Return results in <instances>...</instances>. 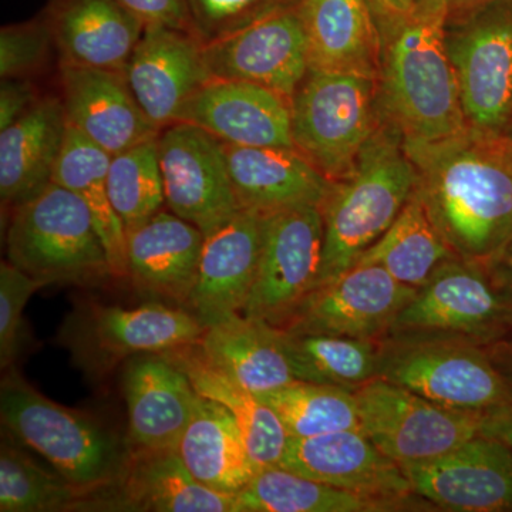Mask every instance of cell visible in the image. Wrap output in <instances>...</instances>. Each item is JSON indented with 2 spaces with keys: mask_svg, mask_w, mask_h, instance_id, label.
<instances>
[{
  "mask_svg": "<svg viewBox=\"0 0 512 512\" xmlns=\"http://www.w3.org/2000/svg\"><path fill=\"white\" fill-rule=\"evenodd\" d=\"M282 332L298 380L333 384L356 392L379 377L382 339L299 335L284 329Z\"/></svg>",
  "mask_w": 512,
  "mask_h": 512,
  "instance_id": "obj_35",
  "label": "cell"
},
{
  "mask_svg": "<svg viewBox=\"0 0 512 512\" xmlns=\"http://www.w3.org/2000/svg\"><path fill=\"white\" fill-rule=\"evenodd\" d=\"M265 217L241 210L205 235L197 281L185 305L205 328L244 312L258 274Z\"/></svg>",
  "mask_w": 512,
  "mask_h": 512,
  "instance_id": "obj_18",
  "label": "cell"
},
{
  "mask_svg": "<svg viewBox=\"0 0 512 512\" xmlns=\"http://www.w3.org/2000/svg\"><path fill=\"white\" fill-rule=\"evenodd\" d=\"M379 377L447 409L477 416L512 399L488 349L464 339L386 336Z\"/></svg>",
  "mask_w": 512,
  "mask_h": 512,
  "instance_id": "obj_9",
  "label": "cell"
},
{
  "mask_svg": "<svg viewBox=\"0 0 512 512\" xmlns=\"http://www.w3.org/2000/svg\"><path fill=\"white\" fill-rule=\"evenodd\" d=\"M417 188V171L404 136L384 116L355 170L335 181L320 211L323 255L318 286L345 274L382 238Z\"/></svg>",
  "mask_w": 512,
  "mask_h": 512,
  "instance_id": "obj_3",
  "label": "cell"
},
{
  "mask_svg": "<svg viewBox=\"0 0 512 512\" xmlns=\"http://www.w3.org/2000/svg\"><path fill=\"white\" fill-rule=\"evenodd\" d=\"M383 503L299 476L284 467L256 471L235 495V512H379Z\"/></svg>",
  "mask_w": 512,
  "mask_h": 512,
  "instance_id": "obj_34",
  "label": "cell"
},
{
  "mask_svg": "<svg viewBox=\"0 0 512 512\" xmlns=\"http://www.w3.org/2000/svg\"><path fill=\"white\" fill-rule=\"evenodd\" d=\"M55 46L45 16L3 26L0 30V76L3 79H30L49 62Z\"/></svg>",
  "mask_w": 512,
  "mask_h": 512,
  "instance_id": "obj_40",
  "label": "cell"
},
{
  "mask_svg": "<svg viewBox=\"0 0 512 512\" xmlns=\"http://www.w3.org/2000/svg\"><path fill=\"white\" fill-rule=\"evenodd\" d=\"M3 430L52 464L70 483L94 493L126 473L131 447L93 414L53 402L23 379L15 367L0 383Z\"/></svg>",
  "mask_w": 512,
  "mask_h": 512,
  "instance_id": "obj_4",
  "label": "cell"
},
{
  "mask_svg": "<svg viewBox=\"0 0 512 512\" xmlns=\"http://www.w3.org/2000/svg\"><path fill=\"white\" fill-rule=\"evenodd\" d=\"M312 70L379 79L382 37L369 0H302Z\"/></svg>",
  "mask_w": 512,
  "mask_h": 512,
  "instance_id": "obj_29",
  "label": "cell"
},
{
  "mask_svg": "<svg viewBox=\"0 0 512 512\" xmlns=\"http://www.w3.org/2000/svg\"><path fill=\"white\" fill-rule=\"evenodd\" d=\"M110 163L109 153L67 123L53 183L72 191L86 204L106 249L113 278L127 279L126 229L114 211L107 187Z\"/></svg>",
  "mask_w": 512,
  "mask_h": 512,
  "instance_id": "obj_32",
  "label": "cell"
},
{
  "mask_svg": "<svg viewBox=\"0 0 512 512\" xmlns=\"http://www.w3.org/2000/svg\"><path fill=\"white\" fill-rule=\"evenodd\" d=\"M360 430L399 466L427 463L480 434V416L376 377L355 392Z\"/></svg>",
  "mask_w": 512,
  "mask_h": 512,
  "instance_id": "obj_11",
  "label": "cell"
},
{
  "mask_svg": "<svg viewBox=\"0 0 512 512\" xmlns=\"http://www.w3.org/2000/svg\"><path fill=\"white\" fill-rule=\"evenodd\" d=\"M107 187L126 234L164 210L158 137L111 156Z\"/></svg>",
  "mask_w": 512,
  "mask_h": 512,
  "instance_id": "obj_38",
  "label": "cell"
},
{
  "mask_svg": "<svg viewBox=\"0 0 512 512\" xmlns=\"http://www.w3.org/2000/svg\"><path fill=\"white\" fill-rule=\"evenodd\" d=\"M163 355L183 370L200 396L227 407L242 431L256 471L281 466L291 437L269 404L208 365L195 343Z\"/></svg>",
  "mask_w": 512,
  "mask_h": 512,
  "instance_id": "obj_31",
  "label": "cell"
},
{
  "mask_svg": "<svg viewBox=\"0 0 512 512\" xmlns=\"http://www.w3.org/2000/svg\"><path fill=\"white\" fill-rule=\"evenodd\" d=\"M417 192L457 258L488 265L512 238V164L494 138L468 130L439 140L404 138Z\"/></svg>",
  "mask_w": 512,
  "mask_h": 512,
  "instance_id": "obj_1",
  "label": "cell"
},
{
  "mask_svg": "<svg viewBox=\"0 0 512 512\" xmlns=\"http://www.w3.org/2000/svg\"><path fill=\"white\" fill-rule=\"evenodd\" d=\"M293 2H295V3H296V5H298V3H301V2H302V0H293Z\"/></svg>",
  "mask_w": 512,
  "mask_h": 512,
  "instance_id": "obj_50",
  "label": "cell"
},
{
  "mask_svg": "<svg viewBox=\"0 0 512 512\" xmlns=\"http://www.w3.org/2000/svg\"><path fill=\"white\" fill-rule=\"evenodd\" d=\"M59 76L67 123L110 156L160 134L131 93L126 73L60 63Z\"/></svg>",
  "mask_w": 512,
  "mask_h": 512,
  "instance_id": "obj_20",
  "label": "cell"
},
{
  "mask_svg": "<svg viewBox=\"0 0 512 512\" xmlns=\"http://www.w3.org/2000/svg\"><path fill=\"white\" fill-rule=\"evenodd\" d=\"M512 335V296L487 265L441 264L397 315L387 336L456 338L490 346Z\"/></svg>",
  "mask_w": 512,
  "mask_h": 512,
  "instance_id": "obj_10",
  "label": "cell"
},
{
  "mask_svg": "<svg viewBox=\"0 0 512 512\" xmlns=\"http://www.w3.org/2000/svg\"><path fill=\"white\" fill-rule=\"evenodd\" d=\"M454 256L434 227L416 188L392 227L363 252L357 264L382 266L400 284L419 289Z\"/></svg>",
  "mask_w": 512,
  "mask_h": 512,
  "instance_id": "obj_33",
  "label": "cell"
},
{
  "mask_svg": "<svg viewBox=\"0 0 512 512\" xmlns=\"http://www.w3.org/2000/svg\"><path fill=\"white\" fill-rule=\"evenodd\" d=\"M202 43L192 33L146 26L126 67L141 109L160 130L177 123L192 94L211 79Z\"/></svg>",
  "mask_w": 512,
  "mask_h": 512,
  "instance_id": "obj_19",
  "label": "cell"
},
{
  "mask_svg": "<svg viewBox=\"0 0 512 512\" xmlns=\"http://www.w3.org/2000/svg\"><path fill=\"white\" fill-rule=\"evenodd\" d=\"M416 291L382 266L357 264L313 289L281 329L299 335L383 339Z\"/></svg>",
  "mask_w": 512,
  "mask_h": 512,
  "instance_id": "obj_14",
  "label": "cell"
},
{
  "mask_svg": "<svg viewBox=\"0 0 512 512\" xmlns=\"http://www.w3.org/2000/svg\"><path fill=\"white\" fill-rule=\"evenodd\" d=\"M144 26H165V28L192 32L190 16L184 0H119Z\"/></svg>",
  "mask_w": 512,
  "mask_h": 512,
  "instance_id": "obj_42",
  "label": "cell"
},
{
  "mask_svg": "<svg viewBox=\"0 0 512 512\" xmlns=\"http://www.w3.org/2000/svg\"><path fill=\"white\" fill-rule=\"evenodd\" d=\"M127 279L140 295L185 308L197 281L205 235L164 208L127 232Z\"/></svg>",
  "mask_w": 512,
  "mask_h": 512,
  "instance_id": "obj_24",
  "label": "cell"
},
{
  "mask_svg": "<svg viewBox=\"0 0 512 512\" xmlns=\"http://www.w3.org/2000/svg\"><path fill=\"white\" fill-rule=\"evenodd\" d=\"M380 35L406 18L416 6L417 0H369ZM382 37V36H380Z\"/></svg>",
  "mask_w": 512,
  "mask_h": 512,
  "instance_id": "obj_45",
  "label": "cell"
},
{
  "mask_svg": "<svg viewBox=\"0 0 512 512\" xmlns=\"http://www.w3.org/2000/svg\"><path fill=\"white\" fill-rule=\"evenodd\" d=\"M165 208L207 235L241 211L222 141L177 121L158 134Z\"/></svg>",
  "mask_w": 512,
  "mask_h": 512,
  "instance_id": "obj_13",
  "label": "cell"
},
{
  "mask_svg": "<svg viewBox=\"0 0 512 512\" xmlns=\"http://www.w3.org/2000/svg\"><path fill=\"white\" fill-rule=\"evenodd\" d=\"M195 346L208 365L256 396L298 380L282 329L244 313L208 326Z\"/></svg>",
  "mask_w": 512,
  "mask_h": 512,
  "instance_id": "obj_27",
  "label": "cell"
},
{
  "mask_svg": "<svg viewBox=\"0 0 512 512\" xmlns=\"http://www.w3.org/2000/svg\"><path fill=\"white\" fill-rule=\"evenodd\" d=\"M178 121L234 146L295 148L291 103L252 83L208 80L185 103Z\"/></svg>",
  "mask_w": 512,
  "mask_h": 512,
  "instance_id": "obj_22",
  "label": "cell"
},
{
  "mask_svg": "<svg viewBox=\"0 0 512 512\" xmlns=\"http://www.w3.org/2000/svg\"><path fill=\"white\" fill-rule=\"evenodd\" d=\"M222 147L242 210L271 215L291 208H320L335 184L295 148L227 143Z\"/></svg>",
  "mask_w": 512,
  "mask_h": 512,
  "instance_id": "obj_25",
  "label": "cell"
},
{
  "mask_svg": "<svg viewBox=\"0 0 512 512\" xmlns=\"http://www.w3.org/2000/svg\"><path fill=\"white\" fill-rule=\"evenodd\" d=\"M60 63L126 72L144 23L119 0H50L43 10Z\"/></svg>",
  "mask_w": 512,
  "mask_h": 512,
  "instance_id": "obj_26",
  "label": "cell"
},
{
  "mask_svg": "<svg viewBox=\"0 0 512 512\" xmlns=\"http://www.w3.org/2000/svg\"><path fill=\"white\" fill-rule=\"evenodd\" d=\"M279 467L379 501L389 511L412 510L417 501H424L414 493L402 466L383 454L360 429L309 439L291 437Z\"/></svg>",
  "mask_w": 512,
  "mask_h": 512,
  "instance_id": "obj_16",
  "label": "cell"
},
{
  "mask_svg": "<svg viewBox=\"0 0 512 512\" xmlns=\"http://www.w3.org/2000/svg\"><path fill=\"white\" fill-rule=\"evenodd\" d=\"M202 53L211 79L256 84L289 103L311 70L308 36L298 5L276 10L205 45Z\"/></svg>",
  "mask_w": 512,
  "mask_h": 512,
  "instance_id": "obj_15",
  "label": "cell"
},
{
  "mask_svg": "<svg viewBox=\"0 0 512 512\" xmlns=\"http://www.w3.org/2000/svg\"><path fill=\"white\" fill-rule=\"evenodd\" d=\"M322 255L323 217L319 207L266 215L258 274L242 313L281 328L318 285Z\"/></svg>",
  "mask_w": 512,
  "mask_h": 512,
  "instance_id": "obj_12",
  "label": "cell"
},
{
  "mask_svg": "<svg viewBox=\"0 0 512 512\" xmlns=\"http://www.w3.org/2000/svg\"><path fill=\"white\" fill-rule=\"evenodd\" d=\"M121 386L131 447L177 451L200 399L183 370L163 353H144L127 360Z\"/></svg>",
  "mask_w": 512,
  "mask_h": 512,
  "instance_id": "obj_21",
  "label": "cell"
},
{
  "mask_svg": "<svg viewBox=\"0 0 512 512\" xmlns=\"http://www.w3.org/2000/svg\"><path fill=\"white\" fill-rule=\"evenodd\" d=\"M204 325L181 306L151 301L134 308L79 301L63 320L60 345L93 380L144 353H164L200 340Z\"/></svg>",
  "mask_w": 512,
  "mask_h": 512,
  "instance_id": "obj_7",
  "label": "cell"
},
{
  "mask_svg": "<svg viewBox=\"0 0 512 512\" xmlns=\"http://www.w3.org/2000/svg\"><path fill=\"white\" fill-rule=\"evenodd\" d=\"M192 32L202 43L210 45L276 10L296 5L293 0H184Z\"/></svg>",
  "mask_w": 512,
  "mask_h": 512,
  "instance_id": "obj_39",
  "label": "cell"
},
{
  "mask_svg": "<svg viewBox=\"0 0 512 512\" xmlns=\"http://www.w3.org/2000/svg\"><path fill=\"white\" fill-rule=\"evenodd\" d=\"M487 349L512 393V335Z\"/></svg>",
  "mask_w": 512,
  "mask_h": 512,
  "instance_id": "obj_47",
  "label": "cell"
},
{
  "mask_svg": "<svg viewBox=\"0 0 512 512\" xmlns=\"http://www.w3.org/2000/svg\"><path fill=\"white\" fill-rule=\"evenodd\" d=\"M446 19L440 0H417L406 18L380 35V107L407 140H439L468 130L447 52Z\"/></svg>",
  "mask_w": 512,
  "mask_h": 512,
  "instance_id": "obj_2",
  "label": "cell"
},
{
  "mask_svg": "<svg viewBox=\"0 0 512 512\" xmlns=\"http://www.w3.org/2000/svg\"><path fill=\"white\" fill-rule=\"evenodd\" d=\"M177 453L192 476L217 493L237 495L256 473L235 417L204 396L198 399Z\"/></svg>",
  "mask_w": 512,
  "mask_h": 512,
  "instance_id": "obj_30",
  "label": "cell"
},
{
  "mask_svg": "<svg viewBox=\"0 0 512 512\" xmlns=\"http://www.w3.org/2000/svg\"><path fill=\"white\" fill-rule=\"evenodd\" d=\"M259 397L275 410L293 439L360 429L355 392L345 387L296 380Z\"/></svg>",
  "mask_w": 512,
  "mask_h": 512,
  "instance_id": "obj_37",
  "label": "cell"
},
{
  "mask_svg": "<svg viewBox=\"0 0 512 512\" xmlns=\"http://www.w3.org/2000/svg\"><path fill=\"white\" fill-rule=\"evenodd\" d=\"M413 491L441 511L512 512V448L477 434L450 453L402 467Z\"/></svg>",
  "mask_w": 512,
  "mask_h": 512,
  "instance_id": "obj_17",
  "label": "cell"
},
{
  "mask_svg": "<svg viewBox=\"0 0 512 512\" xmlns=\"http://www.w3.org/2000/svg\"><path fill=\"white\" fill-rule=\"evenodd\" d=\"M80 511L235 512V495L205 487L175 450L133 448L123 477L90 494Z\"/></svg>",
  "mask_w": 512,
  "mask_h": 512,
  "instance_id": "obj_23",
  "label": "cell"
},
{
  "mask_svg": "<svg viewBox=\"0 0 512 512\" xmlns=\"http://www.w3.org/2000/svg\"><path fill=\"white\" fill-rule=\"evenodd\" d=\"M447 8V13L456 12V10L470 8L476 6L478 3L485 2V0H440Z\"/></svg>",
  "mask_w": 512,
  "mask_h": 512,
  "instance_id": "obj_48",
  "label": "cell"
},
{
  "mask_svg": "<svg viewBox=\"0 0 512 512\" xmlns=\"http://www.w3.org/2000/svg\"><path fill=\"white\" fill-rule=\"evenodd\" d=\"M497 141L500 143L501 148H503L505 156H507L512 164V124Z\"/></svg>",
  "mask_w": 512,
  "mask_h": 512,
  "instance_id": "obj_49",
  "label": "cell"
},
{
  "mask_svg": "<svg viewBox=\"0 0 512 512\" xmlns=\"http://www.w3.org/2000/svg\"><path fill=\"white\" fill-rule=\"evenodd\" d=\"M62 100L46 96L22 119L0 130V200L3 214L46 190L66 136Z\"/></svg>",
  "mask_w": 512,
  "mask_h": 512,
  "instance_id": "obj_28",
  "label": "cell"
},
{
  "mask_svg": "<svg viewBox=\"0 0 512 512\" xmlns=\"http://www.w3.org/2000/svg\"><path fill=\"white\" fill-rule=\"evenodd\" d=\"M444 36L468 128L498 140L512 124V0L447 13Z\"/></svg>",
  "mask_w": 512,
  "mask_h": 512,
  "instance_id": "obj_8",
  "label": "cell"
},
{
  "mask_svg": "<svg viewBox=\"0 0 512 512\" xmlns=\"http://www.w3.org/2000/svg\"><path fill=\"white\" fill-rule=\"evenodd\" d=\"M90 491L52 473L18 446L3 430L0 444V511H79Z\"/></svg>",
  "mask_w": 512,
  "mask_h": 512,
  "instance_id": "obj_36",
  "label": "cell"
},
{
  "mask_svg": "<svg viewBox=\"0 0 512 512\" xmlns=\"http://www.w3.org/2000/svg\"><path fill=\"white\" fill-rule=\"evenodd\" d=\"M487 266L493 272L498 284L512 296V238L505 245L503 251L497 255V258Z\"/></svg>",
  "mask_w": 512,
  "mask_h": 512,
  "instance_id": "obj_46",
  "label": "cell"
},
{
  "mask_svg": "<svg viewBox=\"0 0 512 512\" xmlns=\"http://www.w3.org/2000/svg\"><path fill=\"white\" fill-rule=\"evenodd\" d=\"M42 97L30 79H3L0 86V130L22 119Z\"/></svg>",
  "mask_w": 512,
  "mask_h": 512,
  "instance_id": "obj_43",
  "label": "cell"
},
{
  "mask_svg": "<svg viewBox=\"0 0 512 512\" xmlns=\"http://www.w3.org/2000/svg\"><path fill=\"white\" fill-rule=\"evenodd\" d=\"M8 218V261L32 278L80 286L113 278L89 208L62 185L50 184Z\"/></svg>",
  "mask_w": 512,
  "mask_h": 512,
  "instance_id": "obj_5",
  "label": "cell"
},
{
  "mask_svg": "<svg viewBox=\"0 0 512 512\" xmlns=\"http://www.w3.org/2000/svg\"><path fill=\"white\" fill-rule=\"evenodd\" d=\"M480 434L512 448V399L480 414Z\"/></svg>",
  "mask_w": 512,
  "mask_h": 512,
  "instance_id": "obj_44",
  "label": "cell"
},
{
  "mask_svg": "<svg viewBox=\"0 0 512 512\" xmlns=\"http://www.w3.org/2000/svg\"><path fill=\"white\" fill-rule=\"evenodd\" d=\"M49 286L32 278L9 261L0 265V366L3 372L15 365L22 350L23 311L33 293Z\"/></svg>",
  "mask_w": 512,
  "mask_h": 512,
  "instance_id": "obj_41",
  "label": "cell"
},
{
  "mask_svg": "<svg viewBox=\"0 0 512 512\" xmlns=\"http://www.w3.org/2000/svg\"><path fill=\"white\" fill-rule=\"evenodd\" d=\"M383 119L377 80L311 69L291 100L293 146L320 173L342 181Z\"/></svg>",
  "mask_w": 512,
  "mask_h": 512,
  "instance_id": "obj_6",
  "label": "cell"
}]
</instances>
